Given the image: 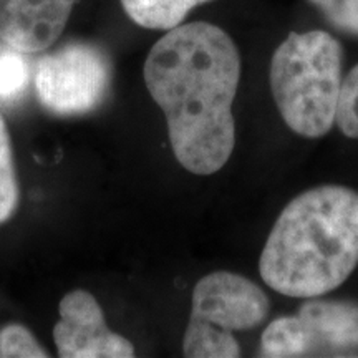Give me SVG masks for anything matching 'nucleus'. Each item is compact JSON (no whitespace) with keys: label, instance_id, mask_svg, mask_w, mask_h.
<instances>
[{"label":"nucleus","instance_id":"7ed1b4c3","mask_svg":"<svg viewBox=\"0 0 358 358\" xmlns=\"http://www.w3.org/2000/svg\"><path fill=\"white\" fill-rule=\"evenodd\" d=\"M343 48L324 30L290 32L271 60L272 96L285 124L299 136H325L337 118L343 83Z\"/></svg>","mask_w":358,"mask_h":358},{"label":"nucleus","instance_id":"6e6552de","mask_svg":"<svg viewBox=\"0 0 358 358\" xmlns=\"http://www.w3.org/2000/svg\"><path fill=\"white\" fill-rule=\"evenodd\" d=\"M78 0H0V40L22 53L50 48Z\"/></svg>","mask_w":358,"mask_h":358},{"label":"nucleus","instance_id":"9b49d317","mask_svg":"<svg viewBox=\"0 0 358 358\" xmlns=\"http://www.w3.org/2000/svg\"><path fill=\"white\" fill-rule=\"evenodd\" d=\"M25 53L7 47L0 50V101L20 100L29 87V64Z\"/></svg>","mask_w":358,"mask_h":358},{"label":"nucleus","instance_id":"20e7f679","mask_svg":"<svg viewBox=\"0 0 358 358\" xmlns=\"http://www.w3.org/2000/svg\"><path fill=\"white\" fill-rule=\"evenodd\" d=\"M266 292L234 272L204 275L192 292L182 353L189 358H236L241 345L234 334L256 329L268 317Z\"/></svg>","mask_w":358,"mask_h":358},{"label":"nucleus","instance_id":"423d86ee","mask_svg":"<svg viewBox=\"0 0 358 358\" xmlns=\"http://www.w3.org/2000/svg\"><path fill=\"white\" fill-rule=\"evenodd\" d=\"M111 77V60L103 48L71 42L40 58L35 87L40 103L50 113L80 116L105 101Z\"/></svg>","mask_w":358,"mask_h":358},{"label":"nucleus","instance_id":"f8f14e48","mask_svg":"<svg viewBox=\"0 0 358 358\" xmlns=\"http://www.w3.org/2000/svg\"><path fill=\"white\" fill-rule=\"evenodd\" d=\"M0 357L47 358L48 352L40 345L29 329L20 324H10L0 330Z\"/></svg>","mask_w":358,"mask_h":358},{"label":"nucleus","instance_id":"ddd939ff","mask_svg":"<svg viewBox=\"0 0 358 358\" xmlns=\"http://www.w3.org/2000/svg\"><path fill=\"white\" fill-rule=\"evenodd\" d=\"M335 123L345 136L358 140V65L348 71L342 83Z\"/></svg>","mask_w":358,"mask_h":358},{"label":"nucleus","instance_id":"1a4fd4ad","mask_svg":"<svg viewBox=\"0 0 358 358\" xmlns=\"http://www.w3.org/2000/svg\"><path fill=\"white\" fill-rule=\"evenodd\" d=\"M134 24L150 30H171L181 25L192 8L209 0H120Z\"/></svg>","mask_w":358,"mask_h":358},{"label":"nucleus","instance_id":"f03ea898","mask_svg":"<svg viewBox=\"0 0 358 358\" xmlns=\"http://www.w3.org/2000/svg\"><path fill=\"white\" fill-rule=\"evenodd\" d=\"M358 266V192L338 185L303 191L279 214L259 271L272 290L295 299L332 292Z\"/></svg>","mask_w":358,"mask_h":358},{"label":"nucleus","instance_id":"9d476101","mask_svg":"<svg viewBox=\"0 0 358 358\" xmlns=\"http://www.w3.org/2000/svg\"><path fill=\"white\" fill-rule=\"evenodd\" d=\"M19 182L13 166L12 143L6 120L0 115V224L7 222L19 206Z\"/></svg>","mask_w":358,"mask_h":358},{"label":"nucleus","instance_id":"4468645a","mask_svg":"<svg viewBox=\"0 0 358 358\" xmlns=\"http://www.w3.org/2000/svg\"><path fill=\"white\" fill-rule=\"evenodd\" d=\"M340 32L358 37V0H308Z\"/></svg>","mask_w":358,"mask_h":358},{"label":"nucleus","instance_id":"f257e3e1","mask_svg":"<svg viewBox=\"0 0 358 358\" xmlns=\"http://www.w3.org/2000/svg\"><path fill=\"white\" fill-rule=\"evenodd\" d=\"M143 77L166 116L178 163L198 176L226 166L236 146L232 103L241 80L229 34L208 22L166 30L148 53Z\"/></svg>","mask_w":358,"mask_h":358},{"label":"nucleus","instance_id":"0eeeda50","mask_svg":"<svg viewBox=\"0 0 358 358\" xmlns=\"http://www.w3.org/2000/svg\"><path fill=\"white\" fill-rule=\"evenodd\" d=\"M60 320L53 327V342L62 358H129L134 347L128 338L106 327L100 303L83 289L62 299Z\"/></svg>","mask_w":358,"mask_h":358},{"label":"nucleus","instance_id":"39448f33","mask_svg":"<svg viewBox=\"0 0 358 358\" xmlns=\"http://www.w3.org/2000/svg\"><path fill=\"white\" fill-rule=\"evenodd\" d=\"M259 352L267 358L355 357L358 302L313 297L295 315L272 320L264 330Z\"/></svg>","mask_w":358,"mask_h":358}]
</instances>
